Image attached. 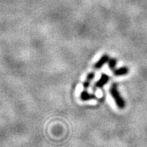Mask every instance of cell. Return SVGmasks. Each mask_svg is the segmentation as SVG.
I'll return each instance as SVG.
<instances>
[{
    "instance_id": "obj_1",
    "label": "cell",
    "mask_w": 147,
    "mask_h": 147,
    "mask_svg": "<svg viewBox=\"0 0 147 147\" xmlns=\"http://www.w3.org/2000/svg\"><path fill=\"white\" fill-rule=\"evenodd\" d=\"M110 94L113 96V98H114V100L115 101L118 108H119L121 110L125 108L126 102H125V100L122 98V96H121L119 92L117 84H113V85L111 86V88H110Z\"/></svg>"
},
{
    "instance_id": "obj_6",
    "label": "cell",
    "mask_w": 147,
    "mask_h": 147,
    "mask_svg": "<svg viewBox=\"0 0 147 147\" xmlns=\"http://www.w3.org/2000/svg\"><path fill=\"white\" fill-rule=\"evenodd\" d=\"M128 73V69L127 67H122V68L118 69L116 70H114V74L116 76H120V75H124Z\"/></svg>"
},
{
    "instance_id": "obj_4",
    "label": "cell",
    "mask_w": 147,
    "mask_h": 147,
    "mask_svg": "<svg viewBox=\"0 0 147 147\" xmlns=\"http://www.w3.org/2000/svg\"><path fill=\"white\" fill-rule=\"evenodd\" d=\"M80 98L82 100H92V99H95L96 98V96L93 94H89L87 90L84 89L82 92H81V95H80Z\"/></svg>"
},
{
    "instance_id": "obj_3",
    "label": "cell",
    "mask_w": 147,
    "mask_h": 147,
    "mask_svg": "<svg viewBox=\"0 0 147 147\" xmlns=\"http://www.w3.org/2000/svg\"><path fill=\"white\" fill-rule=\"evenodd\" d=\"M109 60H110V58L108 57V55H104V56H102V57H100V60H99L95 64L94 69H98L101 68L107 61H109Z\"/></svg>"
},
{
    "instance_id": "obj_7",
    "label": "cell",
    "mask_w": 147,
    "mask_h": 147,
    "mask_svg": "<svg viewBox=\"0 0 147 147\" xmlns=\"http://www.w3.org/2000/svg\"><path fill=\"white\" fill-rule=\"evenodd\" d=\"M116 60L115 59H110L109 60V67H110V69L112 70H115V67L116 65Z\"/></svg>"
},
{
    "instance_id": "obj_2",
    "label": "cell",
    "mask_w": 147,
    "mask_h": 147,
    "mask_svg": "<svg viewBox=\"0 0 147 147\" xmlns=\"http://www.w3.org/2000/svg\"><path fill=\"white\" fill-rule=\"evenodd\" d=\"M109 79H110V77H109L107 74H103L101 75L100 79L94 84V86H93V90L95 91V90H96L97 88H103L104 85H105V84L108 83Z\"/></svg>"
},
{
    "instance_id": "obj_5",
    "label": "cell",
    "mask_w": 147,
    "mask_h": 147,
    "mask_svg": "<svg viewBox=\"0 0 147 147\" xmlns=\"http://www.w3.org/2000/svg\"><path fill=\"white\" fill-rule=\"evenodd\" d=\"M94 76H95V74L93 72H91L88 74V76H87V79L85 80V82L84 83V89L87 90V88H88L90 86V84H91V82H92V80L94 79Z\"/></svg>"
}]
</instances>
